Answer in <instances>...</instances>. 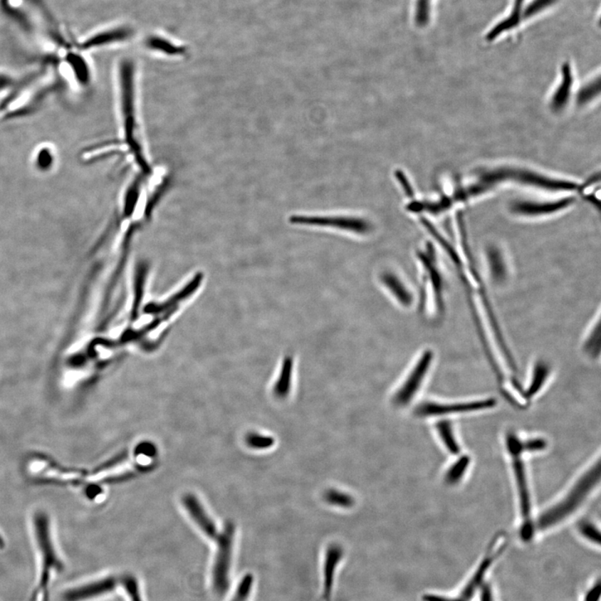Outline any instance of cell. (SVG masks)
I'll return each mask as SVG.
<instances>
[{"mask_svg": "<svg viewBox=\"0 0 601 601\" xmlns=\"http://www.w3.org/2000/svg\"><path fill=\"white\" fill-rule=\"evenodd\" d=\"M419 259L424 269V279L426 288L432 293L436 311L442 313L444 309V283L442 273L434 251L429 249L418 254Z\"/></svg>", "mask_w": 601, "mask_h": 601, "instance_id": "obj_12", "label": "cell"}, {"mask_svg": "<svg viewBox=\"0 0 601 601\" xmlns=\"http://www.w3.org/2000/svg\"><path fill=\"white\" fill-rule=\"evenodd\" d=\"M31 525L38 564L36 589L31 601H50L52 580L63 569L62 560L58 550L51 518L41 508L32 513Z\"/></svg>", "mask_w": 601, "mask_h": 601, "instance_id": "obj_3", "label": "cell"}, {"mask_svg": "<svg viewBox=\"0 0 601 601\" xmlns=\"http://www.w3.org/2000/svg\"><path fill=\"white\" fill-rule=\"evenodd\" d=\"M600 315L598 313L585 334L581 349L583 355L591 360H597L600 356Z\"/></svg>", "mask_w": 601, "mask_h": 601, "instance_id": "obj_23", "label": "cell"}, {"mask_svg": "<svg viewBox=\"0 0 601 601\" xmlns=\"http://www.w3.org/2000/svg\"><path fill=\"white\" fill-rule=\"evenodd\" d=\"M293 365V357L284 358L278 379L273 387V394L278 399H285L292 390Z\"/></svg>", "mask_w": 601, "mask_h": 601, "instance_id": "obj_24", "label": "cell"}, {"mask_svg": "<svg viewBox=\"0 0 601 601\" xmlns=\"http://www.w3.org/2000/svg\"><path fill=\"white\" fill-rule=\"evenodd\" d=\"M119 580L132 601H143L137 579L128 575Z\"/></svg>", "mask_w": 601, "mask_h": 601, "instance_id": "obj_36", "label": "cell"}, {"mask_svg": "<svg viewBox=\"0 0 601 601\" xmlns=\"http://www.w3.org/2000/svg\"><path fill=\"white\" fill-rule=\"evenodd\" d=\"M235 526L226 522L221 534L218 537L217 550L212 568V586L217 594L223 595L229 587V576L232 557V547Z\"/></svg>", "mask_w": 601, "mask_h": 601, "instance_id": "obj_6", "label": "cell"}, {"mask_svg": "<svg viewBox=\"0 0 601 601\" xmlns=\"http://www.w3.org/2000/svg\"><path fill=\"white\" fill-rule=\"evenodd\" d=\"M128 457L129 453L127 452V451H125V452L120 453L118 455H116V456L110 459L109 461L100 465L99 467H97L94 470L93 474H92L96 475L105 471H108V470L113 469L114 467L117 466V465H119L120 464L124 462L125 460L127 459Z\"/></svg>", "mask_w": 601, "mask_h": 601, "instance_id": "obj_39", "label": "cell"}, {"mask_svg": "<svg viewBox=\"0 0 601 601\" xmlns=\"http://www.w3.org/2000/svg\"><path fill=\"white\" fill-rule=\"evenodd\" d=\"M507 545V536L497 535L467 578L453 593L427 592L422 595V601H497V594L491 579L494 565Z\"/></svg>", "mask_w": 601, "mask_h": 601, "instance_id": "obj_2", "label": "cell"}, {"mask_svg": "<svg viewBox=\"0 0 601 601\" xmlns=\"http://www.w3.org/2000/svg\"><path fill=\"white\" fill-rule=\"evenodd\" d=\"M324 499L329 505L338 507L350 508L355 505V499L351 496L335 489H330L325 493Z\"/></svg>", "mask_w": 601, "mask_h": 601, "instance_id": "obj_31", "label": "cell"}, {"mask_svg": "<svg viewBox=\"0 0 601 601\" xmlns=\"http://www.w3.org/2000/svg\"><path fill=\"white\" fill-rule=\"evenodd\" d=\"M573 198H565L555 202H516L511 206L515 214L526 217H540L563 211L573 203Z\"/></svg>", "mask_w": 601, "mask_h": 601, "instance_id": "obj_17", "label": "cell"}, {"mask_svg": "<svg viewBox=\"0 0 601 601\" xmlns=\"http://www.w3.org/2000/svg\"><path fill=\"white\" fill-rule=\"evenodd\" d=\"M435 428L447 452L454 456H459L461 453V448L455 434L453 424L449 420L443 419L436 424Z\"/></svg>", "mask_w": 601, "mask_h": 601, "instance_id": "obj_25", "label": "cell"}, {"mask_svg": "<svg viewBox=\"0 0 601 601\" xmlns=\"http://www.w3.org/2000/svg\"><path fill=\"white\" fill-rule=\"evenodd\" d=\"M496 404L497 401L493 397L467 402H454V403L424 402L417 407L415 414L421 418H431V417L476 413V412L491 409Z\"/></svg>", "mask_w": 601, "mask_h": 601, "instance_id": "obj_8", "label": "cell"}, {"mask_svg": "<svg viewBox=\"0 0 601 601\" xmlns=\"http://www.w3.org/2000/svg\"><path fill=\"white\" fill-rule=\"evenodd\" d=\"M183 505L200 530L211 539H216L218 533L216 525L207 516L204 507L198 498L193 494H187L183 498Z\"/></svg>", "mask_w": 601, "mask_h": 601, "instance_id": "obj_19", "label": "cell"}, {"mask_svg": "<svg viewBox=\"0 0 601 601\" xmlns=\"http://www.w3.org/2000/svg\"><path fill=\"white\" fill-rule=\"evenodd\" d=\"M56 154L54 150L48 145H43L36 153L33 164L38 172L46 173L55 167Z\"/></svg>", "mask_w": 601, "mask_h": 601, "instance_id": "obj_28", "label": "cell"}, {"mask_svg": "<svg viewBox=\"0 0 601 601\" xmlns=\"http://www.w3.org/2000/svg\"><path fill=\"white\" fill-rule=\"evenodd\" d=\"M290 221L296 225L332 227L360 235L367 234L372 230L370 222L352 216H293Z\"/></svg>", "mask_w": 601, "mask_h": 601, "instance_id": "obj_10", "label": "cell"}, {"mask_svg": "<svg viewBox=\"0 0 601 601\" xmlns=\"http://www.w3.org/2000/svg\"><path fill=\"white\" fill-rule=\"evenodd\" d=\"M434 353L431 349H426L422 352L415 365L409 373L408 377L401 385L392 399L397 406H406L411 403L414 397L418 394L423 385L428 373L432 367Z\"/></svg>", "mask_w": 601, "mask_h": 601, "instance_id": "obj_9", "label": "cell"}, {"mask_svg": "<svg viewBox=\"0 0 601 601\" xmlns=\"http://www.w3.org/2000/svg\"><path fill=\"white\" fill-rule=\"evenodd\" d=\"M471 464V459L466 454H459V457L450 465L444 474V481L449 486H457L463 481Z\"/></svg>", "mask_w": 601, "mask_h": 601, "instance_id": "obj_26", "label": "cell"}, {"mask_svg": "<svg viewBox=\"0 0 601 601\" xmlns=\"http://www.w3.org/2000/svg\"><path fill=\"white\" fill-rule=\"evenodd\" d=\"M246 442L249 447L255 449H268L275 444L273 438L256 433H251L246 437Z\"/></svg>", "mask_w": 601, "mask_h": 601, "instance_id": "obj_35", "label": "cell"}, {"mask_svg": "<svg viewBox=\"0 0 601 601\" xmlns=\"http://www.w3.org/2000/svg\"><path fill=\"white\" fill-rule=\"evenodd\" d=\"M600 79L591 82L590 85L580 91L578 95V103L580 105L587 103L588 101L592 100L595 95L600 93Z\"/></svg>", "mask_w": 601, "mask_h": 601, "instance_id": "obj_38", "label": "cell"}, {"mask_svg": "<svg viewBox=\"0 0 601 601\" xmlns=\"http://www.w3.org/2000/svg\"><path fill=\"white\" fill-rule=\"evenodd\" d=\"M484 261H486L487 273L491 282L497 287L506 284L510 276V270H508V261L503 251L494 246L486 247L484 251Z\"/></svg>", "mask_w": 601, "mask_h": 601, "instance_id": "obj_18", "label": "cell"}, {"mask_svg": "<svg viewBox=\"0 0 601 601\" xmlns=\"http://www.w3.org/2000/svg\"><path fill=\"white\" fill-rule=\"evenodd\" d=\"M63 61L70 71L77 84L83 88L91 85L93 80V71L84 52L79 51L75 46L67 47L65 55L63 56Z\"/></svg>", "mask_w": 601, "mask_h": 601, "instance_id": "obj_16", "label": "cell"}, {"mask_svg": "<svg viewBox=\"0 0 601 601\" xmlns=\"http://www.w3.org/2000/svg\"><path fill=\"white\" fill-rule=\"evenodd\" d=\"M526 1L527 0H513L510 14L506 18L503 19L501 22L496 23L488 32L486 40L488 41H493L498 37L503 35V33L515 30V28L520 26V24L523 21V13Z\"/></svg>", "mask_w": 601, "mask_h": 601, "instance_id": "obj_22", "label": "cell"}, {"mask_svg": "<svg viewBox=\"0 0 601 601\" xmlns=\"http://www.w3.org/2000/svg\"><path fill=\"white\" fill-rule=\"evenodd\" d=\"M395 174L397 181H399L402 187H403L406 195L410 198H414V192L413 188H412L408 179H407L405 176V174L403 172L400 171V169H399V171H397Z\"/></svg>", "mask_w": 601, "mask_h": 601, "instance_id": "obj_41", "label": "cell"}, {"mask_svg": "<svg viewBox=\"0 0 601 601\" xmlns=\"http://www.w3.org/2000/svg\"><path fill=\"white\" fill-rule=\"evenodd\" d=\"M135 36V28L129 23H117L100 28L74 43L79 51L86 53L100 48L123 45L132 41Z\"/></svg>", "mask_w": 601, "mask_h": 601, "instance_id": "obj_7", "label": "cell"}, {"mask_svg": "<svg viewBox=\"0 0 601 601\" xmlns=\"http://www.w3.org/2000/svg\"><path fill=\"white\" fill-rule=\"evenodd\" d=\"M432 0H417L415 22L419 27H425L429 22Z\"/></svg>", "mask_w": 601, "mask_h": 601, "instance_id": "obj_34", "label": "cell"}, {"mask_svg": "<svg viewBox=\"0 0 601 601\" xmlns=\"http://www.w3.org/2000/svg\"><path fill=\"white\" fill-rule=\"evenodd\" d=\"M578 534L589 544L596 547L600 546V531L593 521L585 520L578 523Z\"/></svg>", "mask_w": 601, "mask_h": 601, "instance_id": "obj_29", "label": "cell"}, {"mask_svg": "<svg viewBox=\"0 0 601 601\" xmlns=\"http://www.w3.org/2000/svg\"><path fill=\"white\" fill-rule=\"evenodd\" d=\"M116 87L121 140L120 149L132 160L139 174L152 176L144 142L138 101V66L132 57L120 58L116 65Z\"/></svg>", "mask_w": 601, "mask_h": 601, "instance_id": "obj_1", "label": "cell"}, {"mask_svg": "<svg viewBox=\"0 0 601 601\" xmlns=\"http://www.w3.org/2000/svg\"><path fill=\"white\" fill-rule=\"evenodd\" d=\"M382 285L389 291V293L394 298L397 303L404 308H410L414 303L413 293L408 288L404 281L399 276L392 271H385L380 278Z\"/></svg>", "mask_w": 601, "mask_h": 601, "instance_id": "obj_21", "label": "cell"}, {"mask_svg": "<svg viewBox=\"0 0 601 601\" xmlns=\"http://www.w3.org/2000/svg\"><path fill=\"white\" fill-rule=\"evenodd\" d=\"M135 454H142L145 456L154 457L157 453V449L155 444L150 442L140 443L135 449Z\"/></svg>", "mask_w": 601, "mask_h": 601, "instance_id": "obj_40", "label": "cell"}, {"mask_svg": "<svg viewBox=\"0 0 601 601\" xmlns=\"http://www.w3.org/2000/svg\"><path fill=\"white\" fill-rule=\"evenodd\" d=\"M552 368L549 362L542 360H535L533 365L529 385L523 391V397L530 402L544 389L551 376Z\"/></svg>", "mask_w": 601, "mask_h": 601, "instance_id": "obj_20", "label": "cell"}, {"mask_svg": "<svg viewBox=\"0 0 601 601\" xmlns=\"http://www.w3.org/2000/svg\"><path fill=\"white\" fill-rule=\"evenodd\" d=\"M119 584V579L108 576L73 586L61 595L62 601H91L113 592Z\"/></svg>", "mask_w": 601, "mask_h": 601, "instance_id": "obj_13", "label": "cell"}, {"mask_svg": "<svg viewBox=\"0 0 601 601\" xmlns=\"http://www.w3.org/2000/svg\"><path fill=\"white\" fill-rule=\"evenodd\" d=\"M506 179H513L527 185H532L553 191H572L575 189V184L567 182L551 180L529 172L513 171V169H499L487 174L484 179V183H494Z\"/></svg>", "mask_w": 601, "mask_h": 601, "instance_id": "obj_11", "label": "cell"}, {"mask_svg": "<svg viewBox=\"0 0 601 601\" xmlns=\"http://www.w3.org/2000/svg\"><path fill=\"white\" fill-rule=\"evenodd\" d=\"M344 556V550L338 544L329 545L325 551L322 569V589L319 601H333L338 567Z\"/></svg>", "mask_w": 601, "mask_h": 601, "instance_id": "obj_14", "label": "cell"}, {"mask_svg": "<svg viewBox=\"0 0 601 601\" xmlns=\"http://www.w3.org/2000/svg\"><path fill=\"white\" fill-rule=\"evenodd\" d=\"M153 469L152 465H137L135 468L127 470L121 474L114 475V476H109L103 479L101 483L105 484H118L130 481L140 474H145Z\"/></svg>", "mask_w": 601, "mask_h": 601, "instance_id": "obj_30", "label": "cell"}, {"mask_svg": "<svg viewBox=\"0 0 601 601\" xmlns=\"http://www.w3.org/2000/svg\"><path fill=\"white\" fill-rule=\"evenodd\" d=\"M14 84V79L12 77L1 74L0 73V90L6 88V87L11 86Z\"/></svg>", "mask_w": 601, "mask_h": 601, "instance_id": "obj_42", "label": "cell"}, {"mask_svg": "<svg viewBox=\"0 0 601 601\" xmlns=\"http://www.w3.org/2000/svg\"><path fill=\"white\" fill-rule=\"evenodd\" d=\"M4 547H6V540H4V536L0 533V550H3Z\"/></svg>", "mask_w": 601, "mask_h": 601, "instance_id": "obj_43", "label": "cell"}, {"mask_svg": "<svg viewBox=\"0 0 601 601\" xmlns=\"http://www.w3.org/2000/svg\"><path fill=\"white\" fill-rule=\"evenodd\" d=\"M572 80L573 79H572L570 66L569 64H565L563 66V81L559 86V89L555 92L553 99H552V108L555 110H560L564 108L567 100L569 99L572 82H573Z\"/></svg>", "mask_w": 601, "mask_h": 601, "instance_id": "obj_27", "label": "cell"}, {"mask_svg": "<svg viewBox=\"0 0 601 601\" xmlns=\"http://www.w3.org/2000/svg\"><path fill=\"white\" fill-rule=\"evenodd\" d=\"M254 583V578L251 574H246L241 580L231 601H247L250 598Z\"/></svg>", "mask_w": 601, "mask_h": 601, "instance_id": "obj_33", "label": "cell"}, {"mask_svg": "<svg viewBox=\"0 0 601 601\" xmlns=\"http://www.w3.org/2000/svg\"><path fill=\"white\" fill-rule=\"evenodd\" d=\"M142 46L153 55L169 59H182L189 54L187 46L161 32L150 33L145 36Z\"/></svg>", "mask_w": 601, "mask_h": 601, "instance_id": "obj_15", "label": "cell"}, {"mask_svg": "<svg viewBox=\"0 0 601 601\" xmlns=\"http://www.w3.org/2000/svg\"><path fill=\"white\" fill-rule=\"evenodd\" d=\"M547 447V441L540 437H534L526 440L521 439V448L523 454L542 452Z\"/></svg>", "mask_w": 601, "mask_h": 601, "instance_id": "obj_37", "label": "cell"}, {"mask_svg": "<svg viewBox=\"0 0 601 601\" xmlns=\"http://www.w3.org/2000/svg\"><path fill=\"white\" fill-rule=\"evenodd\" d=\"M558 0H532L523 9V19L527 21L539 16L540 13L546 11L548 8L553 6Z\"/></svg>", "mask_w": 601, "mask_h": 601, "instance_id": "obj_32", "label": "cell"}, {"mask_svg": "<svg viewBox=\"0 0 601 601\" xmlns=\"http://www.w3.org/2000/svg\"><path fill=\"white\" fill-rule=\"evenodd\" d=\"M506 445L510 454L513 477L516 479L518 510L521 523L518 527V537L526 544L534 540L537 534L535 521L533 517L532 498L529 481H528L526 464L523 459L521 439L513 432H508L506 437Z\"/></svg>", "mask_w": 601, "mask_h": 601, "instance_id": "obj_5", "label": "cell"}, {"mask_svg": "<svg viewBox=\"0 0 601 601\" xmlns=\"http://www.w3.org/2000/svg\"><path fill=\"white\" fill-rule=\"evenodd\" d=\"M600 469V460L598 459L580 475L560 501L543 511L535 521L536 532L554 530L573 516L598 488Z\"/></svg>", "mask_w": 601, "mask_h": 601, "instance_id": "obj_4", "label": "cell"}]
</instances>
